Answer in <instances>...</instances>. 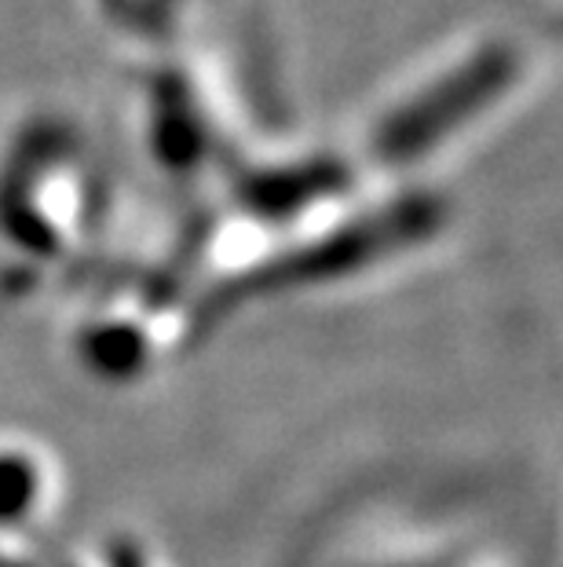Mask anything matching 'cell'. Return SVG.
Here are the masks:
<instances>
[{"label": "cell", "instance_id": "cell-1", "mask_svg": "<svg viewBox=\"0 0 563 567\" xmlns=\"http://www.w3.org/2000/svg\"><path fill=\"white\" fill-rule=\"evenodd\" d=\"M48 465L33 446L0 443V527L19 530L41 520L48 505Z\"/></svg>", "mask_w": 563, "mask_h": 567}]
</instances>
